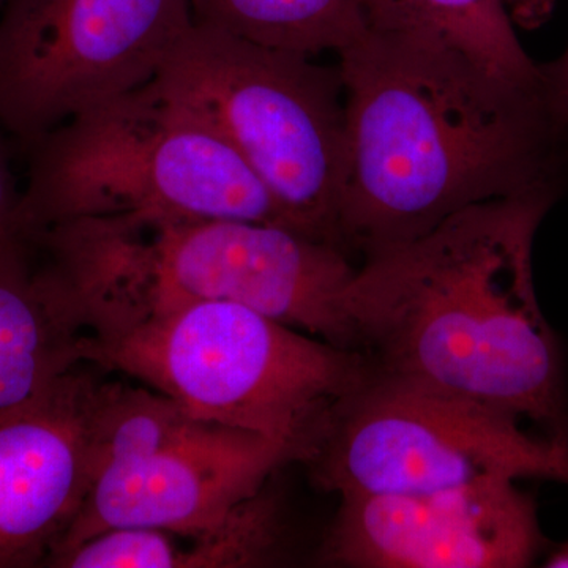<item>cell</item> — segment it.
<instances>
[{
  "mask_svg": "<svg viewBox=\"0 0 568 568\" xmlns=\"http://www.w3.org/2000/svg\"><path fill=\"white\" fill-rule=\"evenodd\" d=\"M366 29L433 37L507 80L547 82L519 43L504 0H358Z\"/></svg>",
  "mask_w": 568,
  "mask_h": 568,
  "instance_id": "cell-13",
  "label": "cell"
},
{
  "mask_svg": "<svg viewBox=\"0 0 568 568\" xmlns=\"http://www.w3.org/2000/svg\"><path fill=\"white\" fill-rule=\"evenodd\" d=\"M179 537V536H178ZM179 541L175 568L264 567L282 548V519L276 499L267 493L244 500L207 532Z\"/></svg>",
  "mask_w": 568,
  "mask_h": 568,
  "instance_id": "cell-15",
  "label": "cell"
},
{
  "mask_svg": "<svg viewBox=\"0 0 568 568\" xmlns=\"http://www.w3.org/2000/svg\"><path fill=\"white\" fill-rule=\"evenodd\" d=\"M81 362L123 373L193 417L315 454L336 406L375 373L369 358L248 306L197 302L111 335H81Z\"/></svg>",
  "mask_w": 568,
  "mask_h": 568,
  "instance_id": "cell-5",
  "label": "cell"
},
{
  "mask_svg": "<svg viewBox=\"0 0 568 568\" xmlns=\"http://www.w3.org/2000/svg\"><path fill=\"white\" fill-rule=\"evenodd\" d=\"M26 152L29 182L14 219L21 235L121 215L287 227L241 152L155 80L74 115Z\"/></svg>",
  "mask_w": 568,
  "mask_h": 568,
  "instance_id": "cell-4",
  "label": "cell"
},
{
  "mask_svg": "<svg viewBox=\"0 0 568 568\" xmlns=\"http://www.w3.org/2000/svg\"><path fill=\"white\" fill-rule=\"evenodd\" d=\"M106 383L69 369L0 414V568L43 566L95 481Z\"/></svg>",
  "mask_w": 568,
  "mask_h": 568,
  "instance_id": "cell-11",
  "label": "cell"
},
{
  "mask_svg": "<svg viewBox=\"0 0 568 568\" xmlns=\"http://www.w3.org/2000/svg\"><path fill=\"white\" fill-rule=\"evenodd\" d=\"M558 194L473 205L364 261L343 295L355 349L376 372L503 407L568 444L566 361L532 267L534 239Z\"/></svg>",
  "mask_w": 568,
  "mask_h": 568,
  "instance_id": "cell-2",
  "label": "cell"
},
{
  "mask_svg": "<svg viewBox=\"0 0 568 568\" xmlns=\"http://www.w3.org/2000/svg\"><path fill=\"white\" fill-rule=\"evenodd\" d=\"M193 24L190 0H9L0 18V126L24 151L155 80Z\"/></svg>",
  "mask_w": 568,
  "mask_h": 568,
  "instance_id": "cell-8",
  "label": "cell"
},
{
  "mask_svg": "<svg viewBox=\"0 0 568 568\" xmlns=\"http://www.w3.org/2000/svg\"><path fill=\"white\" fill-rule=\"evenodd\" d=\"M345 92L339 246L375 257L473 205L558 190L568 130L523 84L433 37L366 29L336 52Z\"/></svg>",
  "mask_w": 568,
  "mask_h": 568,
  "instance_id": "cell-1",
  "label": "cell"
},
{
  "mask_svg": "<svg viewBox=\"0 0 568 568\" xmlns=\"http://www.w3.org/2000/svg\"><path fill=\"white\" fill-rule=\"evenodd\" d=\"M555 0H504L507 11L510 10L511 20L525 28H536L551 13Z\"/></svg>",
  "mask_w": 568,
  "mask_h": 568,
  "instance_id": "cell-17",
  "label": "cell"
},
{
  "mask_svg": "<svg viewBox=\"0 0 568 568\" xmlns=\"http://www.w3.org/2000/svg\"><path fill=\"white\" fill-rule=\"evenodd\" d=\"M193 21L276 50L339 52L366 31L358 0H190Z\"/></svg>",
  "mask_w": 568,
  "mask_h": 568,
  "instance_id": "cell-14",
  "label": "cell"
},
{
  "mask_svg": "<svg viewBox=\"0 0 568 568\" xmlns=\"http://www.w3.org/2000/svg\"><path fill=\"white\" fill-rule=\"evenodd\" d=\"M81 335L37 283L31 242L0 235V414L80 364Z\"/></svg>",
  "mask_w": 568,
  "mask_h": 568,
  "instance_id": "cell-12",
  "label": "cell"
},
{
  "mask_svg": "<svg viewBox=\"0 0 568 568\" xmlns=\"http://www.w3.org/2000/svg\"><path fill=\"white\" fill-rule=\"evenodd\" d=\"M9 0H0V7H6Z\"/></svg>",
  "mask_w": 568,
  "mask_h": 568,
  "instance_id": "cell-20",
  "label": "cell"
},
{
  "mask_svg": "<svg viewBox=\"0 0 568 568\" xmlns=\"http://www.w3.org/2000/svg\"><path fill=\"white\" fill-rule=\"evenodd\" d=\"M547 567L568 568V541L551 552L547 560Z\"/></svg>",
  "mask_w": 568,
  "mask_h": 568,
  "instance_id": "cell-19",
  "label": "cell"
},
{
  "mask_svg": "<svg viewBox=\"0 0 568 568\" xmlns=\"http://www.w3.org/2000/svg\"><path fill=\"white\" fill-rule=\"evenodd\" d=\"M156 84L241 152L290 230L339 246L345 92L338 67L193 21Z\"/></svg>",
  "mask_w": 568,
  "mask_h": 568,
  "instance_id": "cell-6",
  "label": "cell"
},
{
  "mask_svg": "<svg viewBox=\"0 0 568 568\" xmlns=\"http://www.w3.org/2000/svg\"><path fill=\"white\" fill-rule=\"evenodd\" d=\"M508 478L424 495L342 497L321 560L355 568H521L545 547L536 500Z\"/></svg>",
  "mask_w": 568,
  "mask_h": 568,
  "instance_id": "cell-9",
  "label": "cell"
},
{
  "mask_svg": "<svg viewBox=\"0 0 568 568\" xmlns=\"http://www.w3.org/2000/svg\"><path fill=\"white\" fill-rule=\"evenodd\" d=\"M39 272L82 335H111L197 302H231L347 349L349 256L278 224L93 216L33 235Z\"/></svg>",
  "mask_w": 568,
  "mask_h": 568,
  "instance_id": "cell-3",
  "label": "cell"
},
{
  "mask_svg": "<svg viewBox=\"0 0 568 568\" xmlns=\"http://www.w3.org/2000/svg\"><path fill=\"white\" fill-rule=\"evenodd\" d=\"M294 462L290 448L268 437L196 418L171 443L104 467L47 559L112 528L200 536L263 491L280 467Z\"/></svg>",
  "mask_w": 568,
  "mask_h": 568,
  "instance_id": "cell-10",
  "label": "cell"
},
{
  "mask_svg": "<svg viewBox=\"0 0 568 568\" xmlns=\"http://www.w3.org/2000/svg\"><path fill=\"white\" fill-rule=\"evenodd\" d=\"M547 69L552 91L558 97L560 104L568 111V47L558 61L549 63Z\"/></svg>",
  "mask_w": 568,
  "mask_h": 568,
  "instance_id": "cell-18",
  "label": "cell"
},
{
  "mask_svg": "<svg viewBox=\"0 0 568 568\" xmlns=\"http://www.w3.org/2000/svg\"><path fill=\"white\" fill-rule=\"evenodd\" d=\"M519 422L473 396L375 369L336 406L305 465L339 497L424 495L488 478L568 485V444Z\"/></svg>",
  "mask_w": 568,
  "mask_h": 568,
  "instance_id": "cell-7",
  "label": "cell"
},
{
  "mask_svg": "<svg viewBox=\"0 0 568 568\" xmlns=\"http://www.w3.org/2000/svg\"><path fill=\"white\" fill-rule=\"evenodd\" d=\"M0 126V235L17 233L14 219L21 201L17 178L11 170L9 145Z\"/></svg>",
  "mask_w": 568,
  "mask_h": 568,
  "instance_id": "cell-16",
  "label": "cell"
}]
</instances>
